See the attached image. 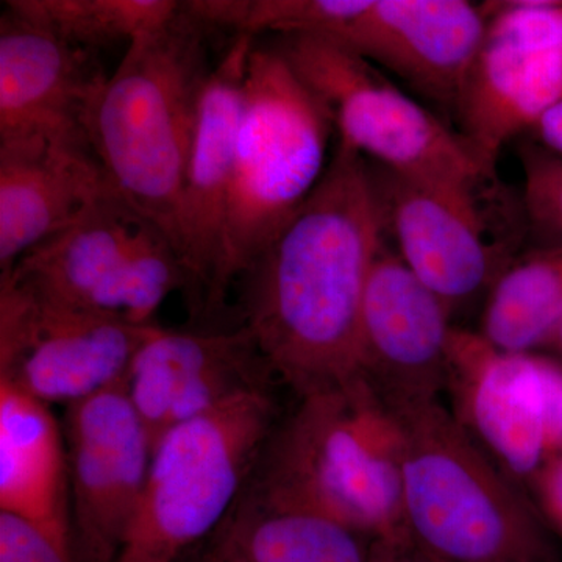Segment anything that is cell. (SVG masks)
Listing matches in <instances>:
<instances>
[{
  "instance_id": "cell-1",
  "label": "cell",
  "mask_w": 562,
  "mask_h": 562,
  "mask_svg": "<svg viewBox=\"0 0 562 562\" xmlns=\"http://www.w3.org/2000/svg\"><path fill=\"white\" fill-rule=\"evenodd\" d=\"M382 247L369 162L338 144L316 190L238 281L241 327L297 398L362 379V302Z\"/></svg>"
},
{
  "instance_id": "cell-2",
  "label": "cell",
  "mask_w": 562,
  "mask_h": 562,
  "mask_svg": "<svg viewBox=\"0 0 562 562\" xmlns=\"http://www.w3.org/2000/svg\"><path fill=\"white\" fill-rule=\"evenodd\" d=\"M211 33L180 2L169 24L125 47L85 124L113 194L160 227L177 250L195 113L213 69Z\"/></svg>"
},
{
  "instance_id": "cell-3",
  "label": "cell",
  "mask_w": 562,
  "mask_h": 562,
  "mask_svg": "<svg viewBox=\"0 0 562 562\" xmlns=\"http://www.w3.org/2000/svg\"><path fill=\"white\" fill-rule=\"evenodd\" d=\"M247 490L376 541L408 538L401 425L364 379L299 397L272 431Z\"/></svg>"
},
{
  "instance_id": "cell-4",
  "label": "cell",
  "mask_w": 562,
  "mask_h": 562,
  "mask_svg": "<svg viewBox=\"0 0 562 562\" xmlns=\"http://www.w3.org/2000/svg\"><path fill=\"white\" fill-rule=\"evenodd\" d=\"M402 431L403 517L435 562H562L557 532L439 398L391 412Z\"/></svg>"
},
{
  "instance_id": "cell-5",
  "label": "cell",
  "mask_w": 562,
  "mask_h": 562,
  "mask_svg": "<svg viewBox=\"0 0 562 562\" xmlns=\"http://www.w3.org/2000/svg\"><path fill=\"white\" fill-rule=\"evenodd\" d=\"M335 132L330 110L279 47L255 43L244 81L214 310L316 190L330 165Z\"/></svg>"
},
{
  "instance_id": "cell-6",
  "label": "cell",
  "mask_w": 562,
  "mask_h": 562,
  "mask_svg": "<svg viewBox=\"0 0 562 562\" xmlns=\"http://www.w3.org/2000/svg\"><path fill=\"white\" fill-rule=\"evenodd\" d=\"M279 420L276 395L261 390L165 432L116 562H179L220 530Z\"/></svg>"
},
{
  "instance_id": "cell-7",
  "label": "cell",
  "mask_w": 562,
  "mask_h": 562,
  "mask_svg": "<svg viewBox=\"0 0 562 562\" xmlns=\"http://www.w3.org/2000/svg\"><path fill=\"white\" fill-rule=\"evenodd\" d=\"M277 47L330 110L341 146L447 190L482 195L494 181L460 133L360 55L313 35H283Z\"/></svg>"
},
{
  "instance_id": "cell-8",
  "label": "cell",
  "mask_w": 562,
  "mask_h": 562,
  "mask_svg": "<svg viewBox=\"0 0 562 562\" xmlns=\"http://www.w3.org/2000/svg\"><path fill=\"white\" fill-rule=\"evenodd\" d=\"M14 279L55 301L128 322L155 324L188 273L169 236L111 194L90 213L25 254L0 279Z\"/></svg>"
},
{
  "instance_id": "cell-9",
  "label": "cell",
  "mask_w": 562,
  "mask_h": 562,
  "mask_svg": "<svg viewBox=\"0 0 562 562\" xmlns=\"http://www.w3.org/2000/svg\"><path fill=\"white\" fill-rule=\"evenodd\" d=\"M277 27L341 44L457 116L487 16L464 0H281Z\"/></svg>"
},
{
  "instance_id": "cell-10",
  "label": "cell",
  "mask_w": 562,
  "mask_h": 562,
  "mask_svg": "<svg viewBox=\"0 0 562 562\" xmlns=\"http://www.w3.org/2000/svg\"><path fill=\"white\" fill-rule=\"evenodd\" d=\"M155 325L76 308L5 277L0 279V382L50 406L72 405L124 383Z\"/></svg>"
},
{
  "instance_id": "cell-11",
  "label": "cell",
  "mask_w": 562,
  "mask_h": 562,
  "mask_svg": "<svg viewBox=\"0 0 562 562\" xmlns=\"http://www.w3.org/2000/svg\"><path fill=\"white\" fill-rule=\"evenodd\" d=\"M482 7L487 27L457 117L462 138L495 171L503 146L562 101V2Z\"/></svg>"
},
{
  "instance_id": "cell-12",
  "label": "cell",
  "mask_w": 562,
  "mask_h": 562,
  "mask_svg": "<svg viewBox=\"0 0 562 562\" xmlns=\"http://www.w3.org/2000/svg\"><path fill=\"white\" fill-rule=\"evenodd\" d=\"M453 414L517 483L531 482L562 453V368L531 353L494 349L453 330L449 375Z\"/></svg>"
},
{
  "instance_id": "cell-13",
  "label": "cell",
  "mask_w": 562,
  "mask_h": 562,
  "mask_svg": "<svg viewBox=\"0 0 562 562\" xmlns=\"http://www.w3.org/2000/svg\"><path fill=\"white\" fill-rule=\"evenodd\" d=\"M61 424L77 562H116L138 513L154 441L124 383L66 406Z\"/></svg>"
},
{
  "instance_id": "cell-14",
  "label": "cell",
  "mask_w": 562,
  "mask_h": 562,
  "mask_svg": "<svg viewBox=\"0 0 562 562\" xmlns=\"http://www.w3.org/2000/svg\"><path fill=\"white\" fill-rule=\"evenodd\" d=\"M369 172L383 235L391 233L397 257L450 310L494 284L498 257L483 195L435 187L375 162Z\"/></svg>"
},
{
  "instance_id": "cell-15",
  "label": "cell",
  "mask_w": 562,
  "mask_h": 562,
  "mask_svg": "<svg viewBox=\"0 0 562 562\" xmlns=\"http://www.w3.org/2000/svg\"><path fill=\"white\" fill-rule=\"evenodd\" d=\"M279 382L244 327L177 331L155 325L133 357L124 386L151 441L184 422Z\"/></svg>"
},
{
  "instance_id": "cell-16",
  "label": "cell",
  "mask_w": 562,
  "mask_h": 562,
  "mask_svg": "<svg viewBox=\"0 0 562 562\" xmlns=\"http://www.w3.org/2000/svg\"><path fill=\"white\" fill-rule=\"evenodd\" d=\"M450 312L397 255L380 249L362 302L361 376L391 412L446 390Z\"/></svg>"
},
{
  "instance_id": "cell-17",
  "label": "cell",
  "mask_w": 562,
  "mask_h": 562,
  "mask_svg": "<svg viewBox=\"0 0 562 562\" xmlns=\"http://www.w3.org/2000/svg\"><path fill=\"white\" fill-rule=\"evenodd\" d=\"M257 38L233 36L203 85L179 205V254L192 301L214 310L222 235L241 116L247 61Z\"/></svg>"
},
{
  "instance_id": "cell-18",
  "label": "cell",
  "mask_w": 562,
  "mask_h": 562,
  "mask_svg": "<svg viewBox=\"0 0 562 562\" xmlns=\"http://www.w3.org/2000/svg\"><path fill=\"white\" fill-rule=\"evenodd\" d=\"M94 57L5 7L0 18V139L44 136L90 146L88 109L109 77Z\"/></svg>"
},
{
  "instance_id": "cell-19",
  "label": "cell",
  "mask_w": 562,
  "mask_h": 562,
  "mask_svg": "<svg viewBox=\"0 0 562 562\" xmlns=\"http://www.w3.org/2000/svg\"><path fill=\"white\" fill-rule=\"evenodd\" d=\"M111 192L90 146L44 136L0 139V277Z\"/></svg>"
},
{
  "instance_id": "cell-20",
  "label": "cell",
  "mask_w": 562,
  "mask_h": 562,
  "mask_svg": "<svg viewBox=\"0 0 562 562\" xmlns=\"http://www.w3.org/2000/svg\"><path fill=\"white\" fill-rule=\"evenodd\" d=\"M0 513L74 549L65 431L52 406L0 382Z\"/></svg>"
},
{
  "instance_id": "cell-21",
  "label": "cell",
  "mask_w": 562,
  "mask_h": 562,
  "mask_svg": "<svg viewBox=\"0 0 562 562\" xmlns=\"http://www.w3.org/2000/svg\"><path fill=\"white\" fill-rule=\"evenodd\" d=\"M244 562H373L376 539L322 514L244 490L214 532Z\"/></svg>"
},
{
  "instance_id": "cell-22",
  "label": "cell",
  "mask_w": 562,
  "mask_h": 562,
  "mask_svg": "<svg viewBox=\"0 0 562 562\" xmlns=\"http://www.w3.org/2000/svg\"><path fill=\"white\" fill-rule=\"evenodd\" d=\"M562 325V244L532 251L498 273L482 336L506 353L550 344Z\"/></svg>"
},
{
  "instance_id": "cell-23",
  "label": "cell",
  "mask_w": 562,
  "mask_h": 562,
  "mask_svg": "<svg viewBox=\"0 0 562 562\" xmlns=\"http://www.w3.org/2000/svg\"><path fill=\"white\" fill-rule=\"evenodd\" d=\"M7 9L54 33L58 38L95 52L110 44H131L160 31L180 9L172 0H9Z\"/></svg>"
},
{
  "instance_id": "cell-24",
  "label": "cell",
  "mask_w": 562,
  "mask_h": 562,
  "mask_svg": "<svg viewBox=\"0 0 562 562\" xmlns=\"http://www.w3.org/2000/svg\"><path fill=\"white\" fill-rule=\"evenodd\" d=\"M524 205L536 227L562 238V157L546 147L522 150Z\"/></svg>"
},
{
  "instance_id": "cell-25",
  "label": "cell",
  "mask_w": 562,
  "mask_h": 562,
  "mask_svg": "<svg viewBox=\"0 0 562 562\" xmlns=\"http://www.w3.org/2000/svg\"><path fill=\"white\" fill-rule=\"evenodd\" d=\"M0 562H77L72 547L31 520L0 513Z\"/></svg>"
},
{
  "instance_id": "cell-26",
  "label": "cell",
  "mask_w": 562,
  "mask_h": 562,
  "mask_svg": "<svg viewBox=\"0 0 562 562\" xmlns=\"http://www.w3.org/2000/svg\"><path fill=\"white\" fill-rule=\"evenodd\" d=\"M531 483L536 505L553 531L562 536V453L547 461Z\"/></svg>"
},
{
  "instance_id": "cell-27",
  "label": "cell",
  "mask_w": 562,
  "mask_h": 562,
  "mask_svg": "<svg viewBox=\"0 0 562 562\" xmlns=\"http://www.w3.org/2000/svg\"><path fill=\"white\" fill-rule=\"evenodd\" d=\"M373 562H435L422 553L409 538L376 541Z\"/></svg>"
},
{
  "instance_id": "cell-28",
  "label": "cell",
  "mask_w": 562,
  "mask_h": 562,
  "mask_svg": "<svg viewBox=\"0 0 562 562\" xmlns=\"http://www.w3.org/2000/svg\"><path fill=\"white\" fill-rule=\"evenodd\" d=\"M539 138L547 150L562 157V101L553 106L536 125Z\"/></svg>"
},
{
  "instance_id": "cell-29",
  "label": "cell",
  "mask_w": 562,
  "mask_h": 562,
  "mask_svg": "<svg viewBox=\"0 0 562 562\" xmlns=\"http://www.w3.org/2000/svg\"><path fill=\"white\" fill-rule=\"evenodd\" d=\"M179 562H244L238 554L232 552L220 539L211 538L184 554Z\"/></svg>"
},
{
  "instance_id": "cell-30",
  "label": "cell",
  "mask_w": 562,
  "mask_h": 562,
  "mask_svg": "<svg viewBox=\"0 0 562 562\" xmlns=\"http://www.w3.org/2000/svg\"><path fill=\"white\" fill-rule=\"evenodd\" d=\"M550 344L557 347V349L560 350V353H562V325L560 330L557 331V335L553 336V339L550 341Z\"/></svg>"
}]
</instances>
